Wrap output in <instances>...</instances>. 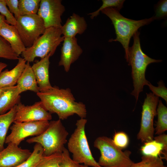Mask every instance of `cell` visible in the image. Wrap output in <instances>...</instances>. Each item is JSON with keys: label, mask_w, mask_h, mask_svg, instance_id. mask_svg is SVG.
Returning <instances> with one entry per match:
<instances>
[{"label": "cell", "mask_w": 167, "mask_h": 167, "mask_svg": "<svg viewBox=\"0 0 167 167\" xmlns=\"http://www.w3.org/2000/svg\"><path fill=\"white\" fill-rule=\"evenodd\" d=\"M81 167H89V166H86V165H81Z\"/></svg>", "instance_id": "cell-40"}, {"label": "cell", "mask_w": 167, "mask_h": 167, "mask_svg": "<svg viewBox=\"0 0 167 167\" xmlns=\"http://www.w3.org/2000/svg\"><path fill=\"white\" fill-rule=\"evenodd\" d=\"M44 108L50 113H55L59 119L63 120L76 114L80 118L86 117L85 105L77 102L69 88L60 89L56 87L36 93Z\"/></svg>", "instance_id": "cell-1"}, {"label": "cell", "mask_w": 167, "mask_h": 167, "mask_svg": "<svg viewBox=\"0 0 167 167\" xmlns=\"http://www.w3.org/2000/svg\"><path fill=\"white\" fill-rule=\"evenodd\" d=\"M162 145L154 139L144 143L141 151L143 155L158 157L162 153Z\"/></svg>", "instance_id": "cell-24"}, {"label": "cell", "mask_w": 167, "mask_h": 167, "mask_svg": "<svg viewBox=\"0 0 167 167\" xmlns=\"http://www.w3.org/2000/svg\"><path fill=\"white\" fill-rule=\"evenodd\" d=\"M87 24L84 18L73 13L61 28L64 37H74L77 34H82L86 30Z\"/></svg>", "instance_id": "cell-17"}, {"label": "cell", "mask_w": 167, "mask_h": 167, "mask_svg": "<svg viewBox=\"0 0 167 167\" xmlns=\"http://www.w3.org/2000/svg\"><path fill=\"white\" fill-rule=\"evenodd\" d=\"M155 15L153 16L154 19H161L167 17V0L159 1L156 6Z\"/></svg>", "instance_id": "cell-34"}, {"label": "cell", "mask_w": 167, "mask_h": 167, "mask_svg": "<svg viewBox=\"0 0 167 167\" xmlns=\"http://www.w3.org/2000/svg\"><path fill=\"white\" fill-rule=\"evenodd\" d=\"M16 86L7 88L0 96V114H4L20 102Z\"/></svg>", "instance_id": "cell-20"}, {"label": "cell", "mask_w": 167, "mask_h": 167, "mask_svg": "<svg viewBox=\"0 0 167 167\" xmlns=\"http://www.w3.org/2000/svg\"><path fill=\"white\" fill-rule=\"evenodd\" d=\"M19 56L14 51L9 43L0 36V58L10 59H18Z\"/></svg>", "instance_id": "cell-28"}, {"label": "cell", "mask_w": 167, "mask_h": 167, "mask_svg": "<svg viewBox=\"0 0 167 167\" xmlns=\"http://www.w3.org/2000/svg\"><path fill=\"white\" fill-rule=\"evenodd\" d=\"M102 5L96 11L88 14L90 15V18L93 19L97 16L101 10L109 7L115 8L119 11L123 7L125 0H102Z\"/></svg>", "instance_id": "cell-29"}, {"label": "cell", "mask_w": 167, "mask_h": 167, "mask_svg": "<svg viewBox=\"0 0 167 167\" xmlns=\"http://www.w3.org/2000/svg\"><path fill=\"white\" fill-rule=\"evenodd\" d=\"M43 154L42 147L40 144L36 143L30 156L23 163L15 167H35Z\"/></svg>", "instance_id": "cell-25"}, {"label": "cell", "mask_w": 167, "mask_h": 167, "mask_svg": "<svg viewBox=\"0 0 167 167\" xmlns=\"http://www.w3.org/2000/svg\"><path fill=\"white\" fill-rule=\"evenodd\" d=\"M7 88H0V96L3 91H4Z\"/></svg>", "instance_id": "cell-39"}, {"label": "cell", "mask_w": 167, "mask_h": 167, "mask_svg": "<svg viewBox=\"0 0 167 167\" xmlns=\"http://www.w3.org/2000/svg\"><path fill=\"white\" fill-rule=\"evenodd\" d=\"M153 139L161 143L163 145L162 154L163 155L162 158L167 160V135L162 134L154 138Z\"/></svg>", "instance_id": "cell-36"}, {"label": "cell", "mask_w": 167, "mask_h": 167, "mask_svg": "<svg viewBox=\"0 0 167 167\" xmlns=\"http://www.w3.org/2000/svg\"><path fill=\"white\" fill-rule=\"evenodd\" d=\"M64 39L61 28L52 27L46 28L43 34L33 45L27 48L22 53L23 58L29 62H33L36 57L42 59L49 54L52 56Z\"/></svg>", "instance_id": "cell-7"}, {"label": "cell", "mask_w": 167, "mask_h": 167, "mask_svg": "<svg viewBox=\"0 0 167 167\" xmlns=\"http://www.w3.org/2000/svg\"><path fill=\"white\" fill-rule=\"evenodd\" d=\"M93 146L100 152L98 163L102 167H130L134 163L130 158L131 152H123L110 138L99 136L95 140Z\"/></svg>", "instance_id": "cell-6"}, {"label": "cell", "mask_w": 167, "mask_h": 167, "mask_svg": "<svg viewBox=\"0 0 167 167\" xmlns=\"http://www.w3.org/2000/svg\"><path fill=\"white\" fill-rule=\"evenodd\" d=\"M156 110L157 121L155 129V134L159 135L164 133L167 130V108L161 100L158 101Z\"/></svg>", "instance_id": "cell-22"}, {"label": "cell", "mask_w": 167, "mask_h": 167, "mask_svg": "<svg viewBox=\"0 0 167 167\" xmlns=\"http://www.w3.org/2000/svg\"><path fill=\"white\" fill-rule=\"evenodd\" d=\"M4 21H6L5 17L3 15L0 14V26Z\"/></svg>", "instance_id": "cell-38"}, {"label": "cell", "mask_w": 167, "mask_h": 167, "mask_svg": "<svg viewBox=\"0 0 167 167\" xmlns=\"http://www.w3.org/2000/svg\"><path fill=\"white\" fill-rule=\"evenodd\" d=\"M59 167H81L80 164L71 158L69 152L65 148L62 153V158Z\"/></svg>", "instance_id": "cell-31"}, {"label": "cell", "mask_w": 167, "mask_h": 167, "mask_svg": "<svg viewBox=\"0 0 167 167\" xmlns=\"http://www.w3.org/2000/svg\"><path fill=\"white\" fill-rule=\"evenodd\" d=\"M140 32L137 31L133 35L134 42L129 48L128 65L131 66V76L134 90L131 94L137 101L139 93L143 91V87L149 82L145 77V71L149 64L161 61L150 58L143 51L140 44Z\"/></svg>", "instance_id": "cell-2"}, {"label": "cell", "mask_w": 167, "mask_h": 167, "mask_svg": "<svg viewBox=\"0 0 167 167\" xmlns=\"http://www.w3.org/2000/svg\"><path fill=\"white\" fill-rule=\"evenodd\" d=\"M130 167H167L161 157H155L143 155L141 161L139 162H134Z\"/></svg>", "instance_id": "cell-26"}, {"label": "cell", "mask_w": 167, "mask_h": 167, "mask_svg": "<svg viewBox=\"0 0 167 167\" xmlns=\"http://www.w3.org/2000/svg\"><path fill=\"white\" fill-rule=\"evenodd\" d=\"M112 139L114 144L122 149L127 147L129 143L127 135L123 132L116 133Z\"/></svg>", "instance_id": "cell-32"}, {"label": "cell", "mask_w": 167, "mask_h": 167, "mask_svg": "<svg viewBox=\"0 0 167 167\" xmlns=\"http://www.w3.org/2000/svg\"><path fill=\"white\" fill-rule=\"evenodd\" d=\"M5 2L9 11L14 14V17L16 19L20 16L19 8V0H5Z\"/></svg>", "instance_id": "cell-35"}, {"label": "cell", "mask_w": 167, "mask_h": 167, "mask_svg": "<svg viewBox=\"0 0 167 167\" xmlns=\"http://www.w3.org/2000/svg\"><path fill=\"white\" fill-rule=\"evenodd\" d=\"M61 0H41L37 14L42 19L45 28H61V17L65 12V6Z\"/></svg>", "instance_id": "cell-11"}, {"label": "cell", "mask_w": 167, "mask_h": 167, "mask_svg": "<svg viewBox=\"0 0 167 167\" xmlns=\"http://www.w3.org/2000/svg\"><path fill=\"white\" fill-rule=\"evenodd\" d=\"M49 54L31 66L36 79L39 92L46 91L52 88L49 80Z\"/></svg>", "instance_id": "cell-15"}, {"label": "cell", "mask_w": 167, "mask_h": 167, "mask_svg": "<svg viewBox=\"0 0 167 167\" xmlns=\"http://www.w3.org/2000/svg\"><path fill=\"white\" fill-rule=\"evenodd\" d=\"M61 158L62 153H60L43 155L35 167H59Z\"/></svg>", "instance_id": "cell-27"}, {"label": "cell", "mask_w": 167, "mask_h": 167, "mask_svg": "<svg viewBox=\"0 0 167 167\" xmlns=\"http://www.w3.org/2000/svg\"><path fill=\"white\" fill-rule=\"evenodd\" d=\"M0 36L9 44L11 47L18 56L26 49L15 26L3 22L0 26Z\"/></svg>", "instance_id": "cell-16"}, {"label": "cell", "mask_w": 167, "mask_h": 167, "mask_svg": "<svg viewBox=\"0 0 167 167\" xmlns=\"http://www.w3.org/2000/svg\"><path fill=\"white\" fill-rule=\"evenodd\" d=\"M142 106L140 126L137 139L145 143L154 139L155 128L153 126L154 117L157 115L156 107L159 97L152 93H146Z\"/></svg>", "instance_id": "cell-9"}, {"label": "cell", "mask_w": 167, "mask_h": 167, "mask_svg": "<svg viewBox=\"0 0 167 167\" xmlns=\"http://www.w3.org/2000/svg\"><path fill=\"white\" fill-rule=\"evenodd\" d=\"M31 154L28 149L9 143L6 148L0 151V167H16L27 160Z\"/></svg>", "instance_id": "cell-13"}, {"label": "cell", "mask_w": 167, "mask_h": 167, "mask_svg": "<svg viewBox=\"0 0 167 167\" xmlns=\"http://www.w3.org/2000/svg\"><path fill=\"white\" fill-rule=\"evenodd\" d=\"M0 13L5 17L7 23L11 25H15L16 20L7 8L5 0H0Z\"/></svg>", "instance_id": "cell-33"}, {"label": "cell", "mask_w": 167, "mask_h": 167, "mask_svg": "<svg viewBox=\"0 0 167 167\" xmlns=\"http://www.w3.org/2000/svg\"><path fill=\"white\" fill-rule=\"evenodd\" d=\"M14 123L10 128L11 132L6 137L5 143H13L19 146L26 137L41 134L47 128L49 122L40 121Z\"/></svg>", "instance_id": "cell-10"}, {"label": "cell", "mask_w": 167, "mask_h": 167, "mask_svg": "<svg viewBox=\"0 0 167 167\" xmlns=\"http://www.w3.org/2000/svg\"><path fill=\"white\" fill-rule=\"evenodd\" d=\"M87 120L80 118L77 121L76 127L67 143L68 150L77 163L90 167H102L94 159L90 149L85 132Z\"/></svg>", "instance_id": "cell-5"}, {"label": "cell", "mask_w": 167, "mask_h": 167, "mask_svg": "<svg viewBox=\"0 0 167 167\" xmlns=\"http://www.w3.org/2000/svg\"><path fill=\"white\" fill-rule=\"evenodd\" d=\"M16 106L7 113L0 114V151L4 148V145L8 129L14 122L16 113Z\"/></svg>", "instance_id": "cell-21"}, {"label": "cell", "mask_w": 167, "mask_h": 167, "mask_svg": "<svg viewBox=\"0 0 167 167\" xmlns=\"http://www.w3.org/2000/svg\"><path fill=\"white\" fill-rule=\"evenodd\" d=\"M68 132L61 120L49 122L46 129L40 135L28 139L29 143L40 144L43 149V155L49 156L56 153H62L67 142Z\"/></svg>", "instance_id": "cell-4"}, {"label": "cell", "mask_w": 167, "mask_h": 167, "mask_svg": "<svg viewBox=\"0 0 167 167\" xmlns=\"http://www.w3.org/2000/svg\"><path fill=\"white\" fill-rule=\"evenodd\" d=\"M101 11L110 18L115 29L116 38L111 39L109 41H118L122 44L125 51V58L128 62L129 46L131 38L140 27L148 24L154 20L153 16L149 19L135 20L123 17L120 13L119 11L115 8H107L102 10Z\"/></svg>", "instance_id": "cell-3"}, {"label": "cell", "mask_w": 167, "mask_h": 167, "mask_svg": "<svg viewBox=\"0 0 167 167\" xmlns=\"http://www.w3.org/2000/svg\"><path fill=\"white\" fill-rule=\"evenodd\" d=\"M61 49L59 66H62L66 72L69 71L72 64L76 61L83 52L75 37H64Z\"/></svg>", "instance_id": "cell-14"}, {"label": "cell", "mask_w": 167, "mask_h": 167, "mask_svg": "<svg viewBox=\"0 0 167 167\" xmlns=\"http://www.w3.org/2000/svg\"><path fill=\"white\" fill-rule=\"evenodd\" d=\"M16 20L15 26L26 48L31 47L46 29L37 14L20 16Z\"/></svg>", "instance_id": "cell-8"}, {"label": "cell", "mask_w": 167, "mask_h": 167, "mask_svg": "<svg viewBox=\"0 0 167 167\" xmlns=\"http://www.w3.org/2000/svg\"><path fill=\"white\" fill-rule=\"evenodd\" d=\"M158 87L153 86L149 82L147 84L150 89L152 93L158 97H160L163 99L167 103V89L165 86L162 80L160 81L157 83Z\"/></svg>", "instance_id": "cell-30"}, {"label": "cell", "mask_w": 167, "mask_h": 167, "mask_svg": "<svg viewBox=\"0 0 167 167\" xmlns=\"http://www.w3.org/2000/svg\"><path fill=\"white\" fill-rule=\"evenodd\" d=\"M41 0H19L20 16L37 14Z\"/></svg>", "instance_id": "cell-23"}, {"label": "cell", "mask_w": 167, "mask_h": 167, "mask_svg": "<svg viewBox=\"0 0 167 167\" xmlns=\"http://www.w3.org/2000/svg\"><path fill=\"white\" fill-rule=\"evenodd\" d=\"M16 66L11 70L7 69L0 74V88L13 87L17 81L26 65V61L23 58H19Z\"/></svg>", "instance_id": "cell-19"}, {"label": "cell", "mask_w": 167, "mask_h": 167, "mask_svg": "<svg viewBox=\"0 0 167 167\" xmlns=\"http://www.w3.org/2000/svg\"><path fill=\"white\" fill-rule=\"evenodd\" d=\"M7 65L4 62H0V74L2 72V70L6 67Z\"/></svg>", "instance_id": "cell-37"}, {"label": "cell", "mask_w": 167, "mask_h": 167, "mask_svg": "<svg viewBox=\"0 0 167 167\" xmlns=\"http://www.w3.org/2000/svg\"><path fill=\"white\" fill-rule=\"evenodd\" d=\"M16 109L14 122L49 121L52 119L51 113L44 108L41 101L31 105H25L20 102L16 105Z\"/></svg>", "instance_id": "cell-12"}, {"label": "cell", "mask_w": 167, "mask_h": 167, "mask_svg": "<svg viewBox=\"0 0 167 167\" xmlns=\"http://www.w3.org/2000/svg\"><path fill=\"white\" fill-rule=\"evenodd\" d=\"M17 84V91L19 94L28 90L33 91L36 93L39 92L36 79L29 62L26 63Z\"/></svg>", "instance_id": "cell-18"}]
</instances>
